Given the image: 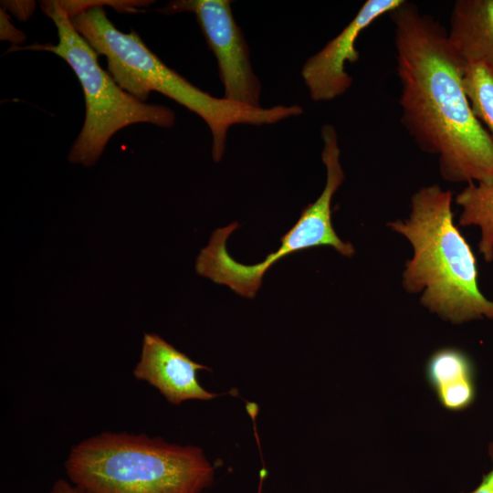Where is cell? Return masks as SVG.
Returning <instances> with one entry per match:
<instances>
[{
    "label": "cell",
    "instance_id": "1",
    "mask_svg": "<svg viewBox=\"0 0 493 493\" xmlns=\"http://www.w3.org/2000/svg\"><path fill=\"white\" fill-rule=\"evenodd\" d=\"M389 16L402 124L422 152L437 157L444 180L493 182V139L472 112L462 86L465 63L447 30L405 0Z\"/></svg>",
    "mask_w": 493,
    "mask_h": 493
},
{
    "label": "cell",
    "instance_id": "2",
    "mask_svg": "<svg viewBox=\"0 0 493 493\" xmlns=\"http://www.w3.org/2000/svg\"><path fill=\"white\" fill-rule=\"evenodd\" d=\"M64 2L74 27L99 56L105 57L109 73L122 89L143 102L151 92H160L205 121L213 137L215 162L225 153L232 125L273 124L301 113L298 105L251 107L214 97L167 67L135 31L119 30L100 4Z\"/></svg>",
    "mask_w": 493,
    "mask_h": 493
},
{
    "label": "cell",
    "instance_id": "3",
    "mask_svg": "<svg viewBox=\"0 0 493 493\" xmlns=\"http://www.w3.org/2000/svg\"><path fill=\"white\" fill-rule=\"evenodd\" d=\"M452 196L438 184L423 186L411 197L408 217L387 224L413 249L402 285L408 293L419 294L420 303L445 320H493V301L477 285L476 257L454 223Z\"/></svg>",
    "mask_w": 493,
    "mask_h": 493
},
{
    "label": "cell",
    "instance_id": "4",
    "mask_svg": "<svg viewBox=\"0 0 493 493\" xmlns=\"http://www.w3.org/2000/svg\"><path fill=\"white\" fill-rule=\"evenodd\" d=\"M66 471L81 493H202L214 480L201 448L126 433L76 445Z\"/></svg>",
    "mask_w": 493,
    "mask_h": 493
},
{
    "label": "cell",
    "instance_id": "5",
    "mask_svg": "<svg viewBox=\"0 0 493 493\" xmlns=\"http://www.w3.org/2000/svg\"><path fill=\"white\" fill-rule=\"evenodd\" d=\"M43 12L53 21L58 43L12 47L47 51L63 58L76 74L85 99L84 123L68 152L71 163L93 166L110 139L120 130L136 123L171 128L175 114L168 107L143 102L122 89L98 61V53L74 27L61 1H44Z\"/></svg>",
    "mask_w": 493,
    "mask_h": 493
},
{
    "label": "cell",
    "instance_id": "6",
    "mask_svg": "<svg viewBox=\"0 0 493 493\" xmlns=\"http://www.w3.org/2000/svg\"><path fill=\"white\" fill-rule=\"evenodd\" d=\"M320 134L323 142L321 160L326 168L324 189L315 202L303 208L297 223L281 237L280 246L259 263L245 265L237 262L226 250V240L238 226L237 223L230 224L215 230L208 245L201 249L195 262V270L200 276L252 299L261 287L264 274L288 255L323 246H331L347 257L354 255L353 246L339 237L331 222V200L344 180L337 131L332 125L325 124Z\"/></svg>",
    "mask_w": 493,
    "mask_h": 493
},
{
    "label": "cell",
    "instance_id": "7",
    "mask_svg": "<svg viewBox=\"0 0 493 493\" xmlns=\"http://www.w3.org/2000/svg\"><path fill=\"white\" fill-rule=\"evenodd\" d=\"M164 13H194L213 51L224 86V99L260 106L261 83L253 71L245 36L228 0H181L169 3Z\"/></svg>",
    "mask_w": 493,
    "mask_h": 493
},
{
    "label": "cell",
    "instance_id": "8",
    "mask_svg": "<svg viewBox=\"0 0 493 493\" xmlns=\"http://www.w3.org/2000/svg\"><path fill=\"white\" fill-rule=\"evenodd\" d=\"M404 0H367L351 21L318 53L304 63L302 79L315 101H329L344 94L352 83L346 71L347 62L355 63L360 54L356 41L361 33Z\"/></svg>",
    "mask_w": 493,
    "mask_h": 493
},
{
    "label": "cell",
    "instance_id": "9",
    "mask_svg": "<svg viewBox=\"0 0 493 493\" xmlns=\"http://www.w3.org/2000/svg\"><path fill=\"white\" fill-rule=\"evenodd\" d=\"M200 370L211 369L192 361L159 335L145 333L141 360L133 374L158 389L169 403L180 404L187 400L207 401L217 396L198 383Z\"/></svg>",
    "mask_w": 493,
    "mask_h": 493
},
{
    "label": "cell",
    "instance_id": "10",
    "mask_svg": "<svg viewBox=\"0 0 493 493\" xmlns=\"http://www.w3.org/2000/svg\"><path fill=\"white\" fill-rule=\"evenodd\" d=\"M447 37L465 64L493 68V0L456 1Z\"/></svg>",
    "mask_w": 493,
    "mask_h": 493
},
{
    "label": "cell",
    "instance_id": "11",
    "mask_svg": "<svg viewBox=\"0 0 493 493\" xmlns=\"http://www.w3.org/2000/svg\"><path fill=\"white\" fill-rule=\"evenodd\" d=\"M426 376L445 408L461 411L474 401L473 366L462 351L443 348L435 351L427 362Z\"/></svg>",
    "mask_w": 493,
    "mask_h": 493
},
{
    "label": "cell",
    "instance_id": "12",
    "mask_svg": "<svg viewBox=\"0 0 493 493\" xmlns=\"http://www.w3.org/2000/svg\"><path fill=\"white\" fill-rule=\"evenodd\" d=\"M461 207V226H475L480 230L478 251L487 262L493 260V182L467 184L456 198Z\"/></svg>",
    "mask_w": 493,
    "mask_h": 493
},
{
    "label": "cell",
    "instance_id": "13",
    "mask_svg": "<svg viewBox=\"0 0 493 493\" xmlns=\"http://www.w3.org/2000/svg\"><path fill=\"white\" fill-rule=\"evenodd\" d=\"M462 86L473 114L493 139V68L483 64H464Z\"/></svg>",
    "mask_w": 493,
    "mask_h": 493
},
{
    "label": "cell",
    "instance_id": "14",
    "mask_svg": "<svg viewBox=\"0 0 493 493\" xmlns=\"http://www.w3.org/2000/svg\"><path fill=\"white\" fill-rule=\"evenodd\" d=\"M0 23L1 40L14 42L13 47H16V44H20L25 41L26 35L13 26L8 15L6 14V10L3 8H1Z\"/></svg>",
    "mask_w": 493,
    "mask_h": 493
},
{
    "label": "cell",
    "instance_id": "15",
    "mask_svg": "<svg viewBox=\"0 0 493 493\" xmlns=\"http://www.w3.org/2000/svg\"><path fill=\"white\" fill-rule=\"evenodd\" d=\"M4 9L10 10L17 18L26 20L29 18L34 12L36 4L29 1H5Z\"/></svg>",
    "mask_w": 493,
    "mask_h": 493
},
{
    "label": "cell",
    "instance_id": "16",
    "mask_svg": "<svg viewBox=\"0 0 493 493\" xmlns=\"http://www.w3.org/2000/svg\"><path fill=\"white\" fill-rule=\"evenodd\" d=\"M488 451L493 462V444L489 445ZM469 493H493V467L488 474L483 476L480 484Z\"/></svg>",
    "mask_w": 493,
    "mask_h": 493
},
{
    "label": "cell",
    "instance_id": "17",
    "mask_svg": "<svg viewBox=\"0 0 493 493\" xmlns=\"http://www.w3.org/2000/svg\"><path fill=\"white\" fill-rule=\"evenodd\" d=\"M49 493H81L75 486L64 479L56 481Z\"/></svg>",
    "mask_w": 493,
    "mask_h": 493
}]
</instances>
